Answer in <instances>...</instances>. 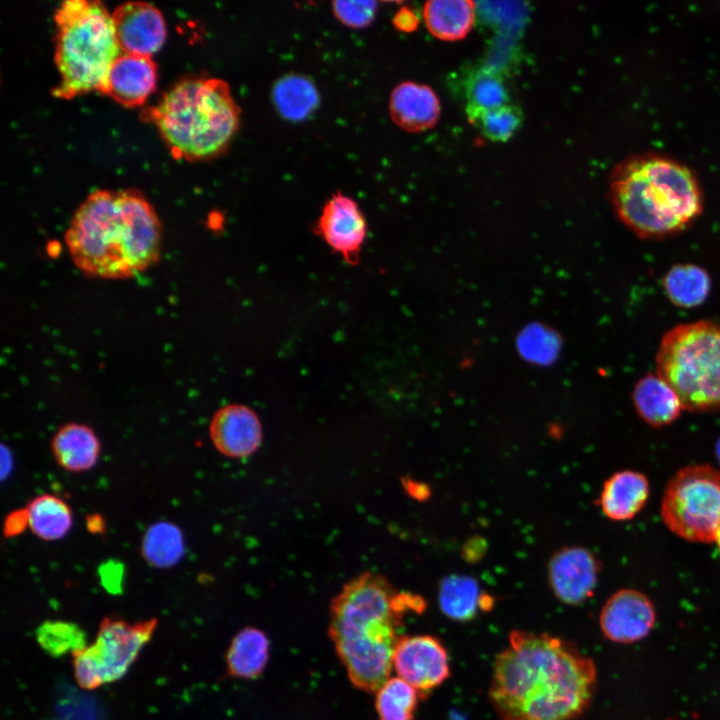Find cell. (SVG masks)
<instances>
[{"label":"cell","instance_id":"cell-24","mask_svg":"<svg viewBox=\"0 0 720 720\" xmlns=\"http://www.w3.org/2000/svg\"><path fill=\"white\" fill-rule=\"evenodd\" d=\"M29 529L44 541H56L67 535L73 524V514L61 497L44 493L34 497L26 506Z\"/></svg>","mask_w":720,"mask_h":720},{"label":"cell","instance_id":"cell-22","mask_svg":"<svg viewBox=\"0 0 720 720\" xmlns=\"http://www.w3.org/2000/svg\"><path fill=\"white\" fill-rule=\"evenodd\" d=\"M269 639L255 627L241 629L232 639L225 655L230 677L255 679L264 671L269 659Z\"/></svg>","mask_w":720,"mask_h":720},{"label":"cell","instance_id":"cell-35","mask_svg":"<svg viewBox=\"0 0 720 720\" xmlns=\"http://www.w3.org/2000/svg\"><path fill=\"white\" fill-rule=\"evenodd\" d=\"M87 527L97 533L103 529V521L96 515L93 517H89L87 521Z\"/></svg>","mask_w":720,"mask_h":720},{"label":"cell","instance_id":"cell-36","mask_svg":"<svg viewBox=\"0 0 720 720\" xmlns=\"http://www.w3.org/2000/svg\"><path fill=\"white\" fill-rule=\"evenodd\" d=\"M715 543H716V545H717V547H718V549H719V552H720V532H719V534L717 535V538H716V540H715Z\"/></svg>","mask_w":720,"mask_h":720},{"label":"cell","instance_id":"cell-10","mask_svg":"<svg viewBox=\"0 0 720 720\" xmlns=\"http://www.w3.org/2000/svg\"><path fill=\"white\" fill-rule=\"evenodd\" d=\"M392 666L396 676L420 697L442 685L450 675L448 653L431 635H403L395 647Z\"/></svg>","mask_w":720,"mask_h":720},{"label":"cell","instance_id":"cell-12","mask_svg":"<svg viewBox=\"0 0 720 720\" xmlns=\"http://www.w3.org/2000/svg\"><path fill=\"white\" fill-rule=\"evenodd\" d=\"M656 611L643 592L624 588L614 592L602 606L600 629L610 641L620 644L638 642L652 631Z\"/></svg>","mask_w":720,"mask_h":720},{"label":"cell","instance_id":"cell-13","mask_svg":"<svg viewBox=\"0 0 720 720\" xmlns=\"http://www.w3.org/2000/svg\"><path fill=\"white\" fill-rule=\"evenodd\" d=\"M316 232L349 264H356L367 235V223L358 204L337 193L323 206Z\"/></svg>","mask_w":720,"mask_h":720},{"label":"cell","instance_id":"cell-16","mask_svg":"<svg viewBox=\"0 0 720 720\" xmlns=\"http://www.w3.org/2000/svg\"><path fill=\"white\" fill-rule=\"evenodd\" d=\"M157 67L149 56L121 53L99 89L126 107L142 105L154 91Z\"/></svg>","mask_w":720,"mask_h":720},{"label":"cell","instance_id":"cell-20","mask_svg":"<svg viewBox=\"0 0 720 720\" xmlns=\"http://www.w3.org/2000/svg\"><path fill=\"white\" fill-rule=\"evenodd\" d=\"M632 401L639 417L657 428L674 422L684 409L676 392L656 373L636 382Z\"/></svg>","mask_w":720,"mask_h":720},{"label":"cell","instance_id":"cell-8","mask_svg":"<svg viewBox=\"0 0 720 720\" xmlns=\"http://www.w3.org/2000/svg\"><path fill=\"white\" fill-rule=\"evenodd\" d=\"M660 513L666 527L690 542H715L720 532V471L691 465L668 482Z\"/></svg>","mask_w":720,"mask_h":720},{"label":"cell","instance_id":"cell-18","mask_svg":"<svg viewBox=\"0 0 720 720\" xmlns=\"http://www.w3.org/2000/svg\"><path fill=\"white\" fill-rule=\"evenodd\" d=\"M649 495V481L644 474L634 470H622L615 472L604 482L598 504L610 520L628 521L643 509Z\"/></svg>","mask_w":720,"mask_h":720},{"label":"cell","instance_id":"cell-15","mask_svg":"<svg viewBox=\"0 0 720 720\" xmlns=\"http://www.w3.org/2000/svg\"><path fill=\"white\" fill-rule=\"evenodd\" d=\"M214 447L230 458L252 455L262 441V426L257 414L248 406L230 404L216 411L209 426Z\"/></svg>","mask_w":720,"mask_h":720},{"label":"cell","instance_id":"cell-31","mask_svg":"<svg viewBox=\"0 0 720 720\" xmlns=\"http://www.w3.org/2000/svg\"><path fill=\"white\" fill-rule=\"evenodd\" d=\"M522 122V111L517 106L506 104L484 112L473 124L486 138L495 142H505L518 131Z\"/></svg>","mask_w":720,"mask_h":720},{"label":"cell","instance_id":"cell-3","mask_svg":"<svg viewBox=\"0 0 720 720\" xmlns=\"http://www.w3.org/2000/svg\"><path fill=\"white\" fill-rule=\"evenodd\" d=\"M162 229L137 190H96L80 204L65 233L75 266L86 276L127 279L155 264Z\"/></svg>","mask_w":720,"mask_h":720},{"label":"cell","instance_id":"cell-25","mask_svg":"<svg viewBox=\"0 0 720 720\" xmlns=\"http://www.w3.org/2000/svg\"><path fill=\"white\" fill-rule=\"evenodd\" d=\"M663 288L672 304L681 308H693L706 301L711 290V278L708 272L698 265L676 264L666 272Z\"/></svg>","mask_w":720,"mask_h":720},{"label":"cell","instance_id":"cell-30","mask_svg":"<svg viewBox=\"0 0 720 720\" xmlns=\"http://www.w3.org/2000/svg\"><path fill=\"white\" fill-rule=\"evenodd\" d=\"M36 638L41 648L55 657L86 646L84 631L74 623L61 620L42 623L36 630Z\"/></svg>","mask_w":720,"mask_h":720},{"label":"cell","instance_id":"cell-5","mask_svg":"<svg viewBox=\"0 0 720 720\" xmlns=\"http://www.w3.org/2000/svg\"><path fill=\"white\" fill-rule=\"evenodd\" d=\"M174 158L211 160L224 153L239 128L240 109L222 79L191 77L143 111Z\"/></svg>","mask_w":720,"mask_h":720},{"label":"cell","instance_id":"cell-26","mask_svg":"<svg viewBox=\"0 0 720 720\" xmlns=\"http://www.w3.org/2000/svg\"><path fill=\"white\" fill-rule=\"evenodd\" d=\"M273 103L280 115L289 121L306 119L319 104L314 83L300 74H287L273 86Z\"/></svg>","mask_w":720,"mask_h":720},{"label":"cell","instance_id":"cell-23","mask_svg":"<svg viewBox=\"0 0 720 720\" xmlns=\"http://www.w3.org/2000/svg\"><path fill=\"white\" fill-rule=\"evenodd\" d=\"M423 18L429 32L444 41L466 37L475 19V3L469 0H431L424 4Z\"/></svg>","mask_w":720,"mask_h":720},{"label":"cell","instance_id":"cell-33","mask_svg":"<svg viewBox=\"0 0 720 720\" xmlns=\"http://www.w3.org/2000/svg\"><path fill=\"white\" fill-rule=\"evenodd\" d=\"M26 528H29L27 509L21 508L7 514L4 524L3 533L5 537H14L21 534Z\"/></svg>","mask_w":720,"mask_h":720},{"label":"cell","instance_id":"cell-9","mask_svg":"<svg viewBox=\"0 0 720 720\" xmlns=\"http://www.w3.org/2000/svg\"><path fill=\"white\" fill-rule=\"evenodd\" d=\"M156 626V618L130 623L115 616L104 617L95 641L72 653L78 686L93 690L121 679L150 641Z\"/></svg>","mask_w":720,"mask_h":720},{"label":"cell","instance_id":"cell-14","mask_svg":"<svg viewBox=\"0 0 720 720\" xmlns=\"http://www.w3.org/2000/svg\"><path fill=\"white\" fill-rule=\"evenodd\" d=\"M112 21L122 53L151 57L165 41L164 17L150 3L125 2L113 11Z\"/></svg>","mask_w":720,"mask_h":720},{"label":"cell","instance_id":"cell-7","mask_svg":"<svg viewBox=\"0 0 720 720\" xmlns=\"http://www.w3.org/2000/svg\"><path fill=\"white\" fill-rule=\"evenodd\" d=\"M656 374L685 410L720 409V323L700 320L667 331L657 350Z\"/></svg>","mask_w":720,"mask_h":720},{"label":"cell","instance_id":"cell-27","mask_svg":"<svg viewBox=\"0 0 720 720\" xmlns=\"http://www.w3.org/2000/svg\"><path fill=\"white\" fill-rule=\"evenodd\" d=\"M465 94L466 113L472 123L484 112L508 102V92L503 79L489 69H480L469 77Z\"/></svg>","mask_w":720,"mask_h":720},{"label":"cell","instance_id":"cell-2","mask_svg":"<svg viewBox=\"0 0 720 720\" xmlns=\"http://www.w3.org/2000/svg\"><path fill=\"white\" fill-rule=\"evenodd\" d=\"M423 608V599L397 591L375 572H363L343 585L330 604L328 634L355 688L375 694L391 677L404 617Z\"/></svg>","mask_w":720,"mask_h":720},{"label":"cell","instance_id":"cell-19","mask_svg":"<svg viewBox=\"0 0 720 720\" xmlns=\"http://www.w3.org/2000/svg\"><path fill=\"white\" fill-rule=\"evenodd\" d=\"M50 448L58 466L68 472L82 473L98 462L101 442L90 426L71 422L58 428Z\"/></svg>","mask_w":720,"mask_h":720},{"label":"cell","instance_id":"cell-37","mask_svg":"<svg viewBox=\"0 0 720 720\" xmlns=\"http://www.w3.org/2000/svg\"><path fill=\"white\" fill-rule=\"evenodd\" d=\"M717 454H718V458L720 461V441L718 442V445H717Z\"/></svg>","mask_w":720,"mask_h":720},{"label":"cell","instance_id":"cell-11","mask_svg":"<svg viewBox=\"0 0 720 720\" xmlns=\"http://www.w3.org/2000/svg\"><path fill=\"white\" fill-rule=\"evenodd\" d=\"M595 554L582 546H564L547 563V580L554 596L567 605H580L594 593L600 573Z\"/></svg>","mask_w":720,"mask_h":720},{"label":"cell","instance_id":"cell-1","mask_svg":"<svg viewBox=\"0 0 720 720\" xmlns=\"http://www.w3.org/2000/svg\"><path fill=\"white\" fill-rule=\"evenodd\" d=\"M597 682L593 659L547 633L514 630L496 657L489 700L501 720H575Z\"/></svg>","mask_w":720,"mask_h":720},{"label":"cell","instance_id":"cell-32","mask_svg":"<svg viewBox=\"0 0 720 720\" xmlns=\"http://www.w3.org/2000/svg\"><path fill=\"white\" fill-rule=\"evenodd\" d=\"M335 17L344 25L364 28L372 23L377 11L375 1H335L332 3Z\"/></svg>","mask_w":720,"mask_h":720},{"label":"cell","instance_id":"cell-28","mask_svg":"<svg viewBox=\"0 0 720 720\" xmlns=\"http://www.w3.org/2000/svg\"><path fill=\"white\" fill-rule=\"evenodd\" d=\"M184 541L181 531L173 524L159 522L150 527L142 541L143 558L152 566L165 568L174 565L182 556Z\"/></svg>","mask_w":720,"mask_h":720},{"label":"cell","instance_id":"cell-34","mask_svg":"<svg viewBox=\"0 0 720 720\" xmlns=\"http://www.w3.org/2000/svg\"><path fill=\"white\" fill-rule=\"evenodd\" d=\"M393 25L400 31L412 32L418 26V18L415 13L407 7L400 8L393 18Z\"/></svg>","mask_w":720,"mask_h":720},{"label":"cell","instance_id":"cell-6","mask_svg":"<svg viewBox=\"0 0 720 720\" xmlns=\"http://www.w3.org/2000/svg\"><path fill=\"white\" fill-rule=\"evenodd\" d=\"M55 63L60 82L52 94L71 99L101 88L122 53L112 14L97 0H66L55 13Z\"/></svg>","mask_w":720,"mask_h":720},{"label":"cell","instance_id":"cell-17","mask_svg":"<svg viewBox=\"0 0 720 720\" xmlns=\"http://www.w3.org/2000/svg\"><path fill=\"white\" fill-rule=\"evenodd\" d=\"M440 110L438 96L428 85L404 81L391 92V119L408 132H422L435 126Z\"/></svg>","mask_w":720,"mask_h":720},{"label":"cell","instance_id":"cell-21","mask_svg":"<svg viewBox=\"0 0 720 720\" xmlns=\"http://www.w3.org/2000/svg\"><path fill=\"white\" fill-rule=\"evenodd\" d=\"M438 602L445 616L454 621L466 622L472 620L478 612L491 609L494 599L481 590L475 578L451 574L440 580Z\"/></svg>","mask_w":720,"mask_h":720},{"label":"cell","instance_id":"cell-29","mask_svg":"<svg viewBox=\"0 0 720 720\" xmlns=\"http://www.w3.org/2000/svg\"><path fill=\"white\" fill-rule=\"evenodd\" d=\"M419 693L399 677H390L375 692L377 720H414Z\"/></svg>","mask_w":720,"mask_h":720},{"label":"cell","instance_id":"cell-4","mask_svg":"<svg viewBox=\"0 0 720 720\" xmlns=\"http://www.w3.org/2000/svg\"><path fill=\"white\" fill-rule=\"evenodd\" d=\"M610 199L619 219L640 238H663L686 229L702 211L693 173L661 156H643L615 169Z\"/></svg>","mask_w":720,"mask_h":720}]
</instances>
